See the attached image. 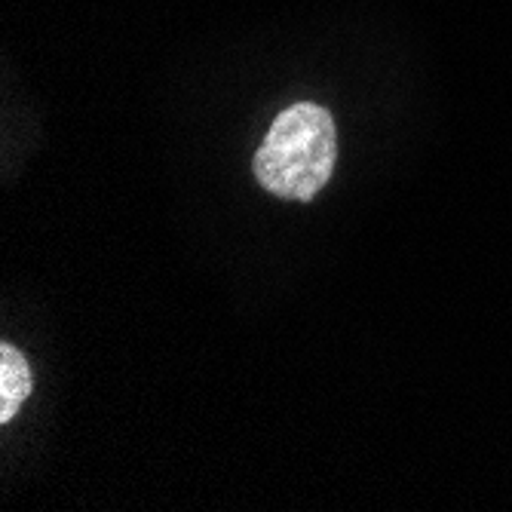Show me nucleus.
Here are the masks:
<instances>
[{
  "mask_svg": "<svg viewBox=\"0 0 512 512\" xmlns=\"http://www.w3.org/2000/svg\"><path fill=\"white\" fill-rule=\"evenodd\" d=\"M338 135L322 105L298 102L279 114L261 142L252 169L261 188L283 200H313L335 172Z\"/></svg>",
  "mask_w": 512,
  "mask_h": 512,
  "instance_id": "nucleus-1",
  "label": "nucleus"
},
{
  "mask_svg": "<svg viewBox=\"0 0 512 512\" xmlns=\"http://www.w3.org/2000/svg\"><path fill=\"white\" fill-rule=\"evenodd\" d=\"M28 393H31V368L16 347L4 344L0 347V424L13 421Z\"/></svg>",
  "mask_w": 512,
  "mask_h": 512,
  "instance_id": "nucleus-2",
  "label": "nucleus"
}]
</instances>
